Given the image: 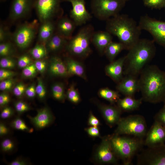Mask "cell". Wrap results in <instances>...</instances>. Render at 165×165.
Returning a JSON list of instances; mask_svg holds the SVG:
<instances>
[{"label":"cell","instance_id":"cell-4","mask_svg":"<svg viewBox=\"0 0 165 165\" xmlns=\"http://www.w3.org/2000/svg\"><path fill=\"white\" fill-rule=\"evenodd\" d=\"M109 138L116 156L121 159L124 164L126 165L131 164L133 157L143 143L141 139L121 136L115 134L109 136Z\"/></svg>","mask_w":165,"mask_h":165},{"label":"cell","instance_id":"cell-23","mask_svg":"<svg viewBox=\"0 0 165 165\" xmlns=\"http://www.w3.org/2000/svg\"><path fill=\"white\" fill-rule=\"evenodd\" d=\"M48 71L51 75L55 76L65 77L68 75L66 64L57 56H53L50 58Z\"/></svg>","mask_w":165,"mask_h":165},{"label":"cell","instance_id":"cell-12","mask_svg":"<svg viewBox=\"0 0 165 165\" xmlns=\"http://www.w3.org/2000/svg\"><path fill=\"white\" fill-rule=\"evenodd\" d=\"M36 0H12L9 19L14 22L26 17L35 8Z\"/></svg>","mask_w":165,"mask_h":165},{"label":"cell","instance_id":"cell-29","mask_svg":"<svg viewBox=\"0 0 165 165\" xmlns=\"http://www.w3.org/2000/svg\"><path fill=\"white\" fill-rule=\"evenodd\" d=\"M45 45L38 42L29 51L31 56L36 60L44 59L47 55Z\"/></svg>","mask_w":165,"mask_h":165},{"label":"cell","instance_id":"cell-21","mask_svg":"<svg viewBox=\"0 0 165 165\" xmlns=\"http://www.w3.org/2000/svg\"><path fill=\"white\" fill-rule=\"evenodd\" d=\"M34 125L38 129H42L49 125L53 120V116L49 110L45 107L38 111L37 115L34 117L28 116Z\"/></svg>","mask_w":165,"mask_h":165},{"label":"cell","instance_id":"cell-3","mask_svg":"<svg viewBox=\"0 0 165 165\" xmlns=\"http://www.w3.org/2000/svg\"><path fill=\"white\" fill-rule=\"evenodd\" d=\"M105 29L116 36L128 50L140 39L142 30L134 19L119 14L106 20Z\"/></svg>","mask_w":165,"mask_h":165},{"label":"cell","instance_id":"cell-6","mask_svg":"<svg viewBox=\"0 0 165 165\" xmlns=\"http://www.w3.org/2000/svg\"><path fill=\"white\" fill-rule=\"evenodd\" d=\"M126 2L125 0H91V9L97 19L106 21L119 14Z\"/></svg>","mask_w":165,"mask_h":165},{"label":"cell","instance_id":"cell-54","mask_svg":"<svg viewBox=\"0 0 165 165\" xmlns=\"http://www.w3.org/2000/svg\"><path fill=\"white\" fill-rule=\"evenodd\" d=\"M163 103H164V106H165V100L164 101V102H163Z\"/></svg>","mask_w":165,"mask_h":165},{"label":"cell","instance_id":"cell-18","mask_svg":"<svg viewBox=\"0 0 165 165\" xmlns=\"http://www.w3.org/2000/svg\"><path fill=\"white\" fill-rule=\"evenodd\" d=\"M125 56L111 62L105 68L106 74L115 81L119 82L123 78Z\"/></svg>","mask_w":165,"mask_h":165},{"label":"cell","instance_id":"cell-38","mask_svg":"<svg viewBox=\"0 0 165 165\" xmlns=\"http://www.w3.org/2000/svg\"><path fill=\"white\" fill-rule=\"evenodd\" d=\"M30 56L27 54H24L19 57L17 60V65L21 68H24L32 64Z\"/></svg>","mask_w":165,"mask_h":165},{"label":"cell","instance_id":"cell-27","mask_svg":"<svg viewBox=\"0 0 165 165\" xmlns=\"http://www.w3.org/2000/svg\"><path fill=\"white\" fill-rule=\"evenodd\" d=\"M123 50H126L125 48L122 43L112 41L106 48L104 53L109 60L112 62Z\"/></svg>","mask_w":165,"mask_h":165},{"label":"cell","instance_id":"cell-11","mask_svg":"<svg viewBox=\"0 0 165 165\" xmlns=\"http://www.w3.org/2000/svg\"><path fill=\"white\" fill-rule=\"evenodd\" d=\"M137 164L144 165H165V144L148 147L138 155Z\"/></svg>","mask_w":165,"mask_h":165},{"label":"cell","instance_id":"cell-51","mask_svg":"<svg viewBox=\"0 0 165 165\" xmlns=\"http://www.w3.org/2000/svg\"><path fill=\"white\" fill-rule=\"evenodd\" d=\"M10 100V97L7 94L5 93H3L0 94V106H3L7 104L9 102Z\"/></svg>","mask_w":165,"mask_h":165},{"label":"cell","instance_id":"cell-24","mask_svg":"<svg viewBox=\"0 0 165 165\" xmlns=\"http://www.w3.org/2000/svg\"><path fill=\"white\" fill-rule=\"evenodd\" d=\"M68 41L55 32L46 42L45 46L47 51L57 52L64 47L66 48Z\"/></svg>","mask_w":165,"mask_h":165},{"label":"cell","instance_id":"cell-31","mask_svg":"<svg viewBox=\"0 0 165 165\" xmlns=\"http://www.w3.org/2000/svg\"><path fill=\"white\" fill-rule=\"evenodd\" d=\"M66 96L69 100L74 104L79 103L81 100L79 93L73 84L68 89Z\"/></svg>","mask_w":165,"mask_h":165},{"label":"cell","instance_id":"cell-52","mask_svg":"<svg viewBox=\"0 0 165 165\" xmlns=\"http://www.w3.org/2000/svg\"><path fill=\"white\" fill-rule=\"evenodd\" d=\"M9 132V129L6 125L2 123L0 124V135L1 136L6 135Z\"/></svg>","mask_w":165,"mask_h":165},{"label":"cell","instance_id":"cell-7","mask_svg":"<svg viewBox=\"0 0 165 165\" xmlns=\"http://www.w3.org/2000/svg\"><path fill=\"white\" fill-rule=\"evenodd\" d=\"M117 125L114 134L117 135H131L142 138L146 134V122L141 115H131L121 118Z\"/></svg>","mask_w":165,"mask_h":165},{"label":"cell","instance_id":"cell-55","mask_svg":"<svg viewBox=\"0 0 165 165\" xmlns=\"http://www.w3.org/2000/svg\"><path fill=\"white\" fill-rule=\"evenodd\" d=\"M126 0L127 1L129 0Z\"/></svg>","mask_w":165,"mask_h":165},{"label":"cell","instance_id":"cell-14","mask_svg":"<svg viewBox=\"0 0 165 165\" xmlns=\"http://www.w3.org/2000/svg\"><path fill=\"white\" fill-rule=\"evenodd\" d=\"M116 157L111 146L109 137H104L95 152V160L102 164L116 163Z\"/></svg>","mask_w":165,"mask_h":165},{"label":"cell","instance_id":"cell-26","mask_svg":"<svg viewBox=\"0 0 165 165\" xmlns=\"http://www.w3.org/2000/svg\"><path fill=\"white\" fill-rule=\"evenodd\" d=\"M66 63L68 74L86 79L85 69L81 63L70 57L67 58Z\"/></svg>","mask_w":165,"mask_h":165},{"label":"cell","instance_id":"cell-50","mask_svg":"<svg viewBox=\"0 0 165 165\" xmlns=\"http://www.w3.org/2000/svg\"><path fill=\"white\" fill-rule=\"evenodd\" d=\"M13 110L11 108L6 107L2 111L0 114V117L2 119L8 118L13 114Z\"/></svg>","mask_w":165,"mask_h":165},{"label":"cell","instance_id":"cell-13","mask_svg":"<svg viewBox=\"0 0 165 165\" xmlns=\"http://www.w3.org/2000/svg\"><path fill=\"white\" fill-rule=\"evenodd\" d=\"M69 2L72 6L70 16L76 26L85 24L92 18L90 14L86 9L85 0H63Z\"/></svg>","mask_w":165,"mask_h":165},{"label":"cell","instance_id":"cell-9","mask_svg":"<svg viewBox=\"0 0 165 165\" xmlns=\"http://www.w3.org/2000/svg\"><path fill=\"white\" fill-rule=\"evenodd\" d=\"M60 0H36L34 8L40 23L61 16Z\"/></svg>","mask_w":165,"mask_h":165},{"label":"cell","instance_id":"cell-35","mask_svg":"<svg viewBox=\"0 0 165 165\" xmlns=\"http://www.w3.org/2000/svg\"><path fill=\"white\" fill-rule=\"evenodd\" d=\"M15 60L10 57H2L0 61L1 68L5 69L14 68L15 66Z\"/></svg>","mask_w":165,"mask_h":165},{"label":"cell","instance_id":"cell-48","mask_svg":"<svg viewBox=\"0 0 165 165\" xmlns=\"http://www.w3.org/2000/svg\"><path fill=\"white\" fill-rule=\"evenodd\" d=\"M87 134L90 136L96 137L100 136L99 129L98 127H92L88 128L86 129Z\"/></svg>","mask_w":165,"mask_h":165},{"label":"cell","instance_id":"cell-19","mask_svg":"<svg viewBox=\"0 0 165 165\" xmlns=\"http://www.w3.org/2000/svg\"><path fill=\"white\" fill-rule=\"evenodd\" d=\"M98 107L105 120L109 126L117 124L121 118V112L118 107L99 105Z\"/></svg>","mask_w":165,"mask_h":165},{"label":"cell","instance_id":"cell-37","mask_svg":"<svg viewBox=\"0 0 165 165\" xmlns=\"http://www.w3.org/2000/svg\"><path fill=\"white\" fill-rule=\"evenodd\" d=\"M11 125L13 128L17 130L23 131H29L30 130L24 121L19 118L13 120Z\"/></svg>","mask_w":165,"mask_h":165},{"label":"cell","instance_id":"cell-28","mask_svg":"<svg viewBox=\"0 0 165 165\" xmlns=\"http://www.w3.org/2000/svg\"><path fill=\"white\" fill-rule=\"evenodd\" d=\"M98 94L101 97L108 101L112 104L117 102L120 98L118 91L113 90L108 88L101 89Z\"/></svg>","mask_w":165,"mask_h":165},{"label":"cell","instance_id":"cell-25","mask_svg":"<svg viewBox=\"0 0 165 165\" xmlns=\"http://www.w3.org/2000/svg\"><path fill=\"white\" fill-rule=\"evenodd\" d=\"M142 98L136 99L133 97L126 96L122 99L119 98L117 103L118 107L122 111L129 112L138 109L142 103Z\"/></svg>","mask_w":165,"mask_h":165},{"label":"cell","instance_id":"cell-15","mask_svg":"<svg viewBox=\"0 0 165 165\" xmlns=\"http://www.w3.org/2000/svg\"><path fill=\"white\" fill-rule=\"evenodd\" d=\"M165 142V127L155 121L147 134L144 144L148 147H151Z\"/></svg>","mask_w":165,"mask_h":165},{"label":"cell","instance_id":"cell-56","mask_svg":"<svg viewBox=\"0 0 165 165\" xmlns=\"http://www.w3.org/2000/svg\"><path fill=\"white\" fill-rule=\"evenodd\" d=\"M2 1H4V0H1Z\"/></svg>","mask_w":165,"mask_h":165},{"label":"cell","instance_id":"cell-42","mask_svg":"<svg viewBox=\"0 0 165 165\" xmlns=\"http://www.w3.org/2000/svg\"><path fill=\"white\" fill-rule=\"evenodd\" d=\"M34 63L38 72L41 74L44 73L47 67V62L44 59L37 60Z\"/></svg>","mask_w":165,"mask_h":165},{"label":"cell","instance_id":"cell-45","mask_svg":"<svg viewBox=\"0 0 165 165\" xmlns=\"http://www.w3.org/2000/svg\"><path fill=\"white\" fill-rule=\"evenodd\" d=\"M1 146L2 150L5 152L11 151L14 146L13 142L9 138L3 140L2 142Z\"/></svg>","mask_w":165,"mask_h":165},{"label":"cell","instance_id":"cell-49","mask_svg":"<svg viewBox=\"0 0 165 165\" xmlns=\"http://www.w3.org/2000/svg\"><path fill=\"white\" fill-rule=\"evenodd\" d=\"M88 124L89 125L92 127H98L100 125L99 119L91 112H90L89 115Z\"/></svg>","mask_w":165,"mask_h":165},{"label":"cell","instance_id":"cell-5","mask_svg":"<svg viewBox=\"0 0 165 165\" xmlns=\"http://www.w3.org/2000/svg\"><path fill=\"white\" fill-rule=\"evenodd\" d=\"M91 24L82 28L77 33L68 40L66 48L69 53L75 56L85 58L91 52L90 44L94 32Z\"/></svg>","mask_w":165,"mask_h":165},{"label":"cell","instance_id":"cell-1","mask_svg":"<svg viewBox=\"0 0 165 165\" xmlns=\"http://www.w3.org/2000/svg\"><path fill=\"white\" fill-rule=\"evenodd\" d=\"M139 90L144 101L152 103L165 100V72L156 65L146 66L138 79Z\"/></svg>","mask_w":165,"mask_h":165},{"label":"cell","instance_id":"cell-33","mask_svg":"<svg viewBox=\"0 0 165 165\" xmlns=\"http://www.w3.org/2000/svg\"><path fill=\"white\" fill-rule=\"evenodd\" d=\"M145 6L154 9L165 8V0H143Z\"/></svg>","mask_w":165,"mask_h":165},{"label":"cell","instance_id":"cell-30","mask_svg":"<svg viewBox=\"0 0 165 165\" xmlns=\"http://www.w3.org/2000/svg\"><path fill=\"white\" fill-rule=\"evenodd\" d=\"M51 91L53 97L56 100L62 101L64 99L65 95L62 84L56 83L53 84L51 87Z\"/></svg>","mask_w":165,"mask_h":165},{"label":"cell","instance_id":"cell-40","mask_svg":"<svg viewBox=\"0 0 165 165\" xmlns=\"http://www.w3.org/2000/svg\"><path fill=\"white\" fill-rule=\"evenodd\" d=\"M26 88L25 85L22 82H20L14 87L13 94L16 96L20 97L25 94Z\"/></svg>","mask_w":165,"mask_h":165},{"label":"cell","instance_id":"cell-36","mask_svg":"<svg viewBox=\"0 0 165 165\" xmlns=\"http://www.w3.org/2000/svg\"><path fill=\"white\" fill-rule=\"evenodd\" d=\"M35 89L36 95L41 100L44 99L46 95V90L44 83L41 79H38Z\"/></svg>","mask_w":165,"mask_h":165},{"label":"cell","instance_id":"cell-41","mask_svg":"<svg viewBox=\"0 0 165 165\" xmlns=\"http://www.w3.org/2000/svg\"><path fill=\"white\" fill-rule=\"evenodd\" d=\"M14 83L13 80L11 78L2 80L0 83V90L2 91H9L13 88Z\"/></svg>","mask_w":165,"mask_h":165},{"label":"cell","instance_id":"cell-32","mask_svg":"<svg viewBox=\"0 0 165 165\" xmlns=\"http://www.w3.org/2000/svg\"><path fill=\"white\" fill-rule=\"evenodd\" d=\"M13 51L12 44L9 41L0 43V55L2 57H10Z\"/></svg>","mask_w":165,"mask_h":165},{"label":"cell","instance_id":"cell-16","mask_svg":"<svg viewBox=\"0 0 165 165\" xmlns=\"http://www.w3.org/2000/svg\"><path fill=\"white\" fill-rule=\"evenodd\" d=\"M116 89L118 92L126 96L133 97L139 91V80L137 77L131 75H125L118 83Z\"/></svg>","mask_w":165,"mask_h":165},{"label":"cell","instance_id":"cell-8","mask_svg":"<svg viewBox=\"0 0 165 165\" xmlns=\"http://www.w3.org/2000/svg\"><path fill=\"white\" fill-rule=\"evenodd\" d=\"M39 26L36 20L21 24L13 33L12 40L20 49L27 48L38 34Z\"/></svg>","mask_w":165,"mask_h":165},{"label":"cell","instance_id":"cell-44","mask_svg":"<svg viewBox=\"0 0 165 165\" xmlns=\"http://www.w3.org/2000/svg\"><path fill=\"white\" fill-rule=\"evenodd\" d=\"M14 107L16 111L19 113H23L30 109L28 104L21 101L16 102L14 104Z\"/></svg>","mask_w":165,"mask_h":165},{"label":"cell","instance_id":"cell-43","mask_svg":"<svg viewBox=\"0 0 165 165\" xmlns=\"http://www.w3.org/2000/svg\"><path fill=\"white\" fill-rule=\"evenodd\" d=\"M154 119L165 127V106L163 107L155 115Z\"/></svg>","mask_w":165,"mask_h":165},{"label":"cell","instance_id":"cell-17","mask_svg":"<svg viewBox=\"0 0 165 165\" xmlns=\"http://www.w3.org/2000/svg\"><path fill=\"white\" fill-rule=\"evenodd\" d=\"M56 24L55 32L66 39L69 40L76 26L71 19L67 16H61Z\"/></svg>","mask_w":165,"mask_h":165},{"label":"cell","instance_id":"cell-47","mask_svg":"<svg viewBox=\"0 0 165 165\" xmlns=\"http://www.w3.org/2000/svg\"><path fill=\"white\" fill-rule=\"evenodd\" d=\"M35 86L32 84L26 88L25 93L27 96L30 98H33L36 95Z\"/></svg>","mask_w":165,"mask_h":165},{"label":"cell","instance_id":"cell-10","mask_svg":"<svg viewBox=\"0 0 165 165\" xmlns=\"http://www.w3.org/2000/svg\"><path fill=\"white\" fill-rule=\"evenodd\" d=\"M138 25L142 30L148 32L153 41L165 49V21L145 15L140 18Z\"/></svg>","mask_w":165,"mask_h":165},{"label":"cell","instance_id":"cell-39","mask_svg":"<svg viewBox=\"0 0 165 165\" xmlns=\"http://www.w3.org/2000/svg\"><path fill=\"white\" fill-rule=\"evenodd\" d=\"M37 71L34 63L32 64L23 68L22 74L26 78H31L36 74Z\"/></svg>","mask_w":165,"mask_h":165},{"label":"cell","instance_id":"cell-34","mask_svg":"<svg viewBox=\"0 0 165 165\" xmlns=\"http://www.w3.org/2000/svg\"><path fill=\"white\" fill-rule=\"evenodd\" d=\"M13 34L10 32L9 28L6 26L1 24L0 27V43L12 40Z\"/></svg>","mask_w":165,"mask_h":165},{"label":"cell","instance_id":"cell-20","mask_svg":"<svg viewBox=\"0 0 165 165\" xmlns=\"http://www.w3.org/2000/svg\"><path fill=\"white\" fill-rule=\"evenodd\" d=\"M112 35L106 30L94 32L91 42L100 53H104L107 47L112 41Z\"/></svg>","mask_w":165,"mask_h":165},{"label":"cell","instance_id":"cell-46","mask_svg":"<svg viewBox=\"0 0 165 165\" xmlns=\"http://www.w3.org/2000/svg\"><path fill=\"white\" fill-rule=\"evenodd\" d=\"M16 75L15 72L7 69L2 68L0 70V80L11 78Z\"/></svg>","mask_w":165,"mask_h":165},{"label":"cell","instance_id":"cell-22","mask_svg":"<svg viewBox=\"0 0 165 165\" xmlns=\"http://www.w3.org/2000/svg\"><path fill=\"white\" fill-rule=\"evenodd\" d=\"M56 31V24L53 20H48L40 23L38 32V42L45 45Z\"/></svg>","mask_w":165,"mask_h":165},{"label":"cell","instance_id":"cell-53","mask_svg":"<svg viewBox=\"0 0 165 165\" xmlns=\"http://www.w3.org/2000/svg\"><path fill=\"white\" fill-rule=\"evenodd\" d=\"M27 163L25 161L19 159L16 160L9 164L10 165H25Z\"/></svg>","mask_w":165,"mask_h":165},{"label":"cell","instance_id":"cell-2","mask_svg":"<svg viewBox=\"0 0 165 165\" xmlns=\"http://www.w3.org/2000/svg\"><path fill=\"white\" fill-rule=\"evenodd\" d=\"M153 40L140 39L125 56L123 74L138 77L154 57L156 49Z\"/></svg>","mask_w":165,"mask_h":165}]
</instances>
